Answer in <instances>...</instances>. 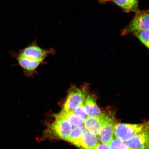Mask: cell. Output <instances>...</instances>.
Returning a JSON list of instances; mask_svg holds the SVG:
<instances>
[{"label":"cell","instance_id":"6da1fadb","mask_svg":"<svg viewBox=\"0 0 149 149\" xmlns=\"http://www.w3.org/2000/svg\"><path fill=\"white\" fill-rule=\"evenodd\" d=\"M148 130V124H132L120 123L115 125L113 134L115 137L126 142L135 136Z\"/></svg>","mask_w":149,"mask_h":149},{"label":"cell","instance_id":"7a4b0ae2","mask_svg":"<svg viewBox=\"0 0 149 149\" xmlns=\"http://www.w3.org/2000/svg\"><path fill=\"white\" fill-rule=\"evenodd\" d=\"M87 91L86 88H80L72 85L68 92L66 100L61 111L65 112L74 111L84 103Z\"/></svg>","mask_w":149,"mask_h":149},{"label":"cell","instance_id":"3957f363","mask_svg":"<svg viewBox=\"0 0 149 149\" xmlns=\"http://www.w3.org/2000/svg\"><path fill=\"white\" fill-rule=\"evenodd\" d=\"M18 53L31 60L44 61L45 59L48 56L54 55L56 51L52 48L43 49L38 45L37 41L35 40L24 49L19 50Z\"/></svg>","mask_w":149,"mask_h":149},{"label":"cell","instance_id":"277c9868","mask_svg":"<svg viewBox=\"0 0 149 149\" xmlns=\"http://www.w3.org/2000/svg\"><path fill=\"white\" fill-rule=\"evenodd\" d=\"M54 117L55 120L48 127V133L54 136L66 140L72 130V125L58 113Z\"/></svg>","mask_w":149,"mask_h":149},{"label":"cell","instance_id":"5b68a950","mask_svg":"<svg viewBox=\"0 0 149 149\" xmlns=\"http://www.w3.org/2000/svg\"><path fill=\"white\" fill-rule=\"evenodd\" d=\"M132 21L123 30L122 34L126 35L140 31L149 30V12L148 10L138 11Z\"/></svg>","mask_w":149,"mask_h":149},{"label":"cell","instance_id":"8992f818","mask_svg":"<svg viewBox=\"0 0 149 149\" xmlns=\"http://www.w3.org/2000/svg\"><path fill=\"white\" fill-rule=\"evenodd\" d=\"M17 61L18 64L23 70L26 76L33 78L37 74V69L40 65L45 64V61L31 60L19 54L18 53H12Z\"/></svg>","mask_w":149,"mask_h":149},{"label":"cell","instance_id":"52a82bcc","mask_svg":"<svg viewBox=\"0 0 149 149\" xmlns=\"http://www.w3.org/2000/svg\"><path fill=\"white\" fill-rule=\"evenodd\" d=\"M110 117V116L102 113L98 117H88L85 120L84 126L87 131L97 136Z\"/></svg>","mask_w":149,"mask_h":149},{"label":"cell","instance_id":"ba28073f","mask_svg":"<svg viewBox=\"0 0 149 149\" xmlns=\"http://www.w3.org/2000/svg\"><path fill=\"white\" fill-rule=\"evenodd\" d=\"M125 143L131 149H149L148 130L139 134Z\"/></svg>","mask_w":149,"mask_h":149},{"label":"cell","instance_id":"9c48e42d","mask_svg":"<svg viewBox=\"0 0 149 149\" xmlns=\"http://www.w3.org/2000/svg\"><path fill=\"white\" fill-rule=\"evenodd\" d=\"M114 125L113 119L110 117L97 136L100 142L109 145L113 139Z\"/></svg>","mask_w":149,"mask_h":149},{"label":"cell","instance_id":"30bf717a","mask_svg":"<svg viewBox=\"0 0 149 149\" xmlns=\"http://www.w3.org/2000/svg\"><path fill=\"white\" fill-rule=\"evenodd\" d=\"M86 112L88 117H96L102 114L94 97L87 92L84 102Z\"/></svg>","mask_w":149,"mask_h":149},{"label":"cell","instance_id":"8fae6325","mask_svg":"<svg viewBox=\"0 0 149 149\" xmlns=\"http://www.w3.org/2000/svg\"><path fill=\"white\" fill-rule=\"evenodd\" d=\"M99 143L97 136L88 131L83 134L80 140V149H95Z\"/></svg>","mask_w":149,"mask_h":149},{"label":"cell","instance_id":"7c38bea8","mask_svg":"<svg viewBox=\"0 0 149 149\" xmlns=\"http://www.w3.org/2000/svg\"><path fill=\"white\" fill-rule=\"evenodd\" d=\"M122 8L125 12H137L139 10V0H111Z\"/></svg>","mask_w":149,"mask_h":149},{"label":"cell","instance_id":"4fadbf2b","mask_svg":"<svg viewBox=\"0 0 149 149\" xmlns=\"http://www.w3.org/2000/svg\"><path fill=\"white\" fill-rule=\"evenodd\" d=\"M58 114L66 118L74 127H79L84 125L85 120L76 114L74 111L65 112L61 111Z\"/></svg>","mask_w":149,"mask_h":149},{"label":"cell","instance_id":"5bb4252c","mask_svg":"<svg viewBox=\"0 0 149 149\" xmlns=\"http://www.w3.org/2000/svg\"><path fill=\"white\" fill-rule=\"evenodd\" d=\"M84 126L74 127L72 130L66 141L79 148V143L83 134L87 131Z\"/></svg>","mask_w":149,"mask_h":149},{"label":"cell","instance_id":"9a60e30c","mask_svg":"<svg viewBox=\"0 0 149 149\" xmlns=\"http://www.w3.org/2000/svg\"><path fill=\"white\" fill-rule=\"evenodd\" d=\"M136 37L147 48H149V30L140 31L134 33Z\"/></svg>","mask_w":149,"mask_h":149},{"label":"cell","instance_id":"2e32d148","mask_svg":"<svg viewBox=\"0 0 149 149\" xmlns=\"http://www.w3.org/2000/svg\"><path fill=\"white\" fill-rule=\"evenodd\" d=\"M109 145L110 149H131L125 142L116 137L113 138Z\"/></svg>","mask_w":149,"mask_h":149},{"label":"cell","instance_id":"e0dca14e","mask_svg":"<svg viewBox=\"0 0 149 149\" xmlns=\"http://www.w3.org/2000/svg\"><path fill=\"white\" fill-rule=\"evenodd\" d=\"M74 111L84 120L88 117L86 112L84 103L76 108Z\"/></svg>","mask_w":149,"mask_h":149},{"label":"cell","instance_id":"ac0fdd59","mask_svg":"<svg viewBox=\"0 0 149 149\" xmlns=\"http://www.w3.org/2000/svg\"><path fill=\"white\" fill-rule=\"evenodd\" d=\"M95 149H110L109 145L101 142H99Z\"/></svg>","mask_w":149,"mask_h":149},{"label":"cell","instance_id":"d6986e66","mask_svg":"<svg viewBox=\"0 0 149 149\" xmlns=\"http://www.w3.org/2000/svg\"><path fill=\"white\" fill-rule=\"evenodd\" d=\"M109 1H111V0H100V2L102 3H105Z\"/></svg>","mask_w":149,"mask_h":149}]
</instances>
